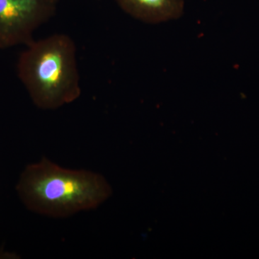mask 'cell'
<instances>
[{
  "instance_id": "obj_1",
  "label": "cell",
  "mask_w": 259,
  "mask_h": 259,
  "mask_svg": "<svg viewBox=\"0 0 259 259\" xmlns=\"http://www.w3.org/2000/svg\"><path fill=\"white\" fill-rule=\"evenodd\" d=\"M16 191L29 210L55 218L97 209L112 193L101 175L65 168L47 158L25 167Z\"/></svg>"
},
{
  "instance_id": "obj_2",
  "label": "cell",
  "mask_w": 259,
  "mask_h": 259,
  "mask_svg": "<svg viewBox=\"0 0 259 259\" xmlns=\"http://www.w3.org/2000/svg\"><path fill=\"white\" fill-rule=\"evenodd\" d=\"M17 72L34 105L56 110L76 101L81 93L76 48L69 35L58 33L26 46Z\"/></svg>"
},
{
  "instance_id": "obj_3",
  "label": "cell",
  "mask_w": 259,
  "mask_h": 259,
  "mask_svg": "<svg viewBox=\"0 0 259 259\" xmlns=\"http://www.w3.org/2000/svg\"><path fill=\"white\" fill-rule=\"evenodd\" d=\"M59 0H0V49L27 45L56 15Z\"/></svg>"
},
{
  "instance_id": "obj_4",
  "label": "cell",
  "mask_w": 259,
  "mask_h": 259,
  "mask_svg": "<svg viewBox=\"0 0 259 259\" xmlns=\"http://www.w3.org/2000/svg\"><path fill=\"white\" fill-rule=\"evenodd\" d=\"M121 9L136 20L160 23L180 18L185 0H115Z\"/></svg>"
}]
</instances>
